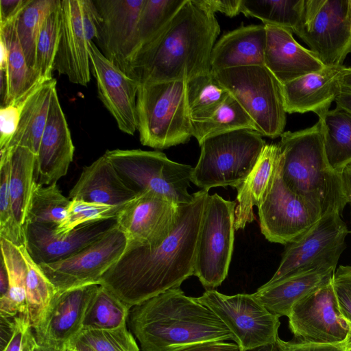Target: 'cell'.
I'll return each mask as SVG.
<instances>
[{
    "label": "cell",
    "instance_id": "e0dca14e",
    "mask_svg": "<svg viewBox=\"0 0 351 351\" xmlns=\"http://www.w3.org/2000/svg\"><path fill=\"white\" fill-rule=\"evenodd\" d=\"M100 16L96 39L102 53L128 75L144 0H93Z\"/></svg>",
    "mask_w": 351,
    "mask_h": 351
},
{
    "label": "cell",
    "instance_id": "8d00e7d4",
    "mask_svg": "<svg viewBox=\"0 0 351 351\" xmlns=\"http://www.w3.org/2000/svg\"><path fill=\"white\" fill-rule=\"evenodd\" d=\"M304 0H241V13L260 19L263 25L294 32L299 25Z\"/></svg>",
    "mask_w": 351,
    "mask_h": 351
},
{
    "label": "cell",
    "instance_id": "3957f363",
    "mask_svg": "<svg viewBox=\"0 0 351 351\" xmlns=\"http://www.w3.org/2000/svg\"><path fill=\"white\" fill-rule=\"evenodd\" d=\"M129 323L143 351H178L199 343L234 339L210 308L180 287L132 306Z\"/></svg>",
    "mask_w": 351,
    "mask_h": 351
},
{
    "label": "cell",
    "instance_id": "003e7915",
    "mask_svg": "<svg viewBox=\"0 0 351 351\" xmlns=\"http://www.w3.org/2000/svg\"><path fill=\"white\" fill-rule=\"evenodd\" d=\"M347 351H351V350H347Z\"/></svg>",
    "mask_w": 351,
    "mask_h": 351
},
{
    "label": "cell",
    "instance_id": "f35d334b",
    "mask_svg": "<svg viewBox=\"0 0 351 351\" xmlns=\"http://www.w3.org/2000/svg\"><path fill=\"white\" fill-rule=\"evenodd\" d=\"M131 308L99 285L87 309L83 329H113L126 325Z\"/></svg>",
    "mask_w": 351,
    "mask_h": 351
},
{
    "label": "cell",
    "instance_id": "5bb4252c",
    "mask_svg": "<svg viewBox=\"0 0 351 351\" xmlns=\"http://www.w3.org/2000/svg\"><path fill=\"white\" fill-rule=\"evenodd\" d=\"M341 216L336 210L325 213L300 238L287 244L278 268L267 282L322 264L337 263L349 232Z\"/></svg>",
    "mask_w": 351,
    "mask_h": 351
},
{
    "label": "cell",
    "instance_id": "30bf717a",
    "mask_svg": "<svg viewBox=\"0 0 351 351\" xmlns=\"http://www.w3.org/2000/svg\"><path fill=\"white\" fill-rule=\"evenodd\" d=\"M293 32L325 66H342L351 53L349 0H304Z\"/></svg>",
    "mask_w": 351,
    "mask_h": 351
},
{
    "label": "cell",
    "instance_id": "7dc6e473",
    "mask_svg": "<svg viewBox=\"0 0 351 351\" xmlns=\"http://www.w3.org/2000/svg\"><path fill=\"white\" fill-rule=\"evenodd\" d=\"M27 94V93H26ZM23 95L14 102L0 109V148H6L14 136L20 119L21 110L25 97Z\"/></svg>",
    "mask_w": 351,
    "mask_h": 351
},
{
    "label": "cell",
    "instance_id": "bcb514c9",
    "mask_svg": "<svg viewBox=\"0 0 351 351\" xmlns=\"http://www.w3.org/2000/svg\"><path fill=\"white\" fill-rule=\"evenodd\" d=\"M332 286L340 312L350 328L351 342V266L340 265L333 273Z\"/></svg>",
    "mask_w": 351,
    "mask_h": 351
},
{
    "label": "cell",
    "instance_id": "03108f58",
    "mask_svg": "<svg viewBox=\"0 0 351 351\" xmlns=\"http://www.w3.org/2000/svg\"><path fill=\"white\" fill-rule=\"evenodd\" d=\"M347 350H351V342L347 345Z\"/></svg>",
    "mask_w": 351,
    "mask_h": 351
},
{
    "label": "cell",
    "instance_id": "cb8c5ba5",
    "mask_svg": "<svg viewBox=\"0 0 351 351\" xmlns=\"http://www.w3.org/2000/svg\"><path fill=\"white\" fill-rule=\"evenodd\" d=\"M265 66L284 84L326 66L310 50L300 45L289 29L265 25Z\"/></svg>",
    "mask_w": 351,
    "mask_h": 351
},
{
    "label": "cell",
    "instance_id": "f5cc1de1",
    "mask_svg": "<svg viewBox=\"0 0 351 351\" xmlns=\"http://www.w3.org/2000/svg\"><path fill=\"white\" fill-rule=\"evenodd\" d=\"M16 329L14 335L3 351H22L24 338L28 329L31 328L26 315L16 316Z\"/></svg>",
    "mask_w": 351,
    "mask_h": 351
},
{
    "label": "cell",
    "instance_id": "681fc988",
    "mask_svg": "<svg viewBox=\"0 0 351 351\" xmlns=\"http://www.w3.org/2000/svg\"><path fill=\"white\" fill-rule=\"evenodd\" d=\"M277 346L280 351H347V344H320L300 341H285L278 338Z\"/></svg>",
    "mask_w": 351,
    "mask_h": 351
},
{
    "label": "cell",
    "instance_id": "484cf974",
    "mask_svg": "<svg viewBox=\"0 0 351 351\" xmlns=\"http://www.w3.org/2000/svg\"><path fill=\"white\" fill-rule=\"evenodd\" d=\"M136 195L103 155L83 168L78 180L69 191V198L110 206H125Z\"/></svg>",
    "mask_w": 351,
    "mask_h": 351
},
{
    "label": "cell",
    "instance_id": "91938a15",
    "mask_svg": "<svg viewBox=\"0 0 351 351\" xmlns=\"http://www.w3.org/2000/svg\"><path fill=\"white\" fill-rule=\"evenodd\" d=\"M340 84L342 90L351 91V67L344 66L340 77Z\"/></svg>",
    "mask_w": 351,
    "mask_h": 351
},
{
    "label": "cell",
    "instance_id": "603a6c76",
    "mask_svg": "<svg viewBox=\"0 0 351 351\" xmlns=\"http://www.w3.org/2000/svg\"><path fill=\"white\" fill-rule=\"evenodd\" d=\"M344 66H328L282 84L287 113L315 112L322 119L342 90L340 77Z\"/></svg>",
    "mask_w": 351,
    "mask_h": 351
},
{
    "label": "cell",
    "instance_id": "d6986e66",
    "mask_svg": "<svg viewBox=\"0 0 351 351\" xmlns=\"http://www.w3.org/2000/svg\"><path fill=\"white\" fill-rule=\"evenodd\" d=\"M99 286L90 284L58 291L41 322L33 330L37 343L67 346L83 329L87 309Z\"/></svg>",
    "mask_w": 351,
    "mask_h": 351
},
{
    "label": "cell",
    "instance_id": "5b68a950",
    "mask_svg": "<svg viewBox=\"0 0 351 351\" xmlns=\"http://www.w3.org/2000/svg\"><path fill=\"white\" fill-rule=\"evenodd\" d=\"M136 112L143 145L164 149L186 143L192 137L186 80L139 84Z\"/></svg>",
    "mask_w": 351,
    "mask_h": 351
},
{
    "label": "cell",
    "instance_id": "1f68e13d",
    "mask_svg": "<svg viewBox=\"0 0 351 351\" xmlns=\"http://www.w3.org/2000/svg\"><path fill=\"white\" fill-rule=\"evenodd\" d=\"M1 252L9 279L8 294L0 298V315L27 316V266L18 247L1 238Z\"/></svg>",
    "mask_w": 351,
    "mask_h": 351
},
{
    "label": "cell",
    "instance_id": "ab89813d",
    "mask_svg": "<svg viewBox=\"0 0 351 351\" xmlns=\"http://www.w3.org/2000/svg\"><path fill=\"white\" fill-rule=\"evenodd\" d=\"M229 95L211 71L186 81L187 103L191 119L209 116Z\"/></svg>",
    "mask_w": 351,
    "mask_h": 351
},
{
    "label": "cell",
    "instance_id": "7bdbcfd3",
    "mask_svg": "<svg viewBox=\"0 0 351 351\" xmlns=\"http://www.w3.org/2000/svg\"><path fill=\"white\" fill-rule=\"evenodd\" d=\"M61 1L47 16L41 26L36 47V72L40 80L52 79L61 27Z\"/></svg>",
    "mask_w": 351,
    "mask_h": 351
},
{
    "label": "cell",
    "instance_id": "f1b7e54d",
    "mask_svg": "<svg viewBox=\"0 0 351 351\" xmlns=\"http://www.w3.org/2000/svg\"><path fill=\"white\" fill-rule=\"evenodd\" d=\"M56 87L55 79L42 80L26 94L16 131L5 149L24 147L37 156L48 119L52 92Z\"/></svg>",
    "mask_w": 351,
    "mask_h": 351
},
{
    "label": "cell",
    "instance_id": "9a60e30c",
    "mask_svg": "<svg viewBox=\"0 0 351 351\" xmlns=\"http://www.w3.org/2000/svg\"><path fill=\"white\" fill-rule=\"evenodd\" d=\"M127 243L125 234L117 225L74 255L57 262L38 265L57 291L99 285L102 276L121 256Z\"/></svg>",
    "mask_w": 351,
    "mask_h": 351
},
{
    "label": "cell",
    "instance_id": "ac0fdd59",
    "mask_svg": "<svg viewBox=\"0 0 351 351\" xmlns=\"http://www.w3.org/2000/svg\"><path fill=\"white\" fill-rule=\"evenodd\" d=\"M88 52L99 99L119 129L133 135L138 127L136 97L139 84L109 60L93 41L88 43Z\"/></svg>",
    "mask_w": 351,
    "mask_h": 351
},
{
    "label": "cell",
    "instance_id": "f546056e",
    "mask_svg": "<svg viewBox=\"0 0 351 351\" xmlns=\"http://www.w3.org/2000/svg\"><path fill=\"white\" fill-rule=\"evenodd\" d=\"M16 21L0 26V38L8 50L5 70L0 72L1 106L14 102L43 80L27 65L17 36Z\"/></svg>",
    "mask_w": 351,
    "mask_h": 351
},
{
    "label": "cell",
    "instance_id": "6125c7cd",
    "mask_svg": "<svg viewBox=\"0 0 351 351\" xmlns=\"http://www.w3.org/2000/svg\"><path fill=\"white\" fill-rule=\"evenodd\" d=\"M35 339V335L32 328L27 331L25 338L22 351H32L33 342Z\"/></svg>",
    "mask_w": 351,
    "mask_h": 351
},
{
    "label": "cell",
    "instance_id": "680465c9",
    "mask_svg": "<svg viewBox=\"0 0 351 351\" xmlns=\"http://www.w3.org/2000/svg\"><path fill=\"white\" fill-rule=\"evenodd\" d=\"M9 291V279L3 260L0 266V298L5 296Z\"/></svg>",
    "mask_w": 351,
    "mask_h": 351
},
{
    "label": "cell",
    "instance_id": "2e32d148",
    "mask_svg": "<svg viewBox=\"0 0 351 351\" xmlns=\"http://www.w3.org/2000/svg\"><path fill=\"white\" fill-rule=\"evenodd\" d=\"M179 205L153 191L138 194L120 210L117 221L127 245L156 247L173 230Z\"/></svg>",
    "mask_w": 351,
    "mask_h": 351
},
{
    "label": "cell",
    "instance_id": "836d02e7",
    "mask_svg": "<svg viewBox=\"0 0 351 351\" xmlns=\"http://www.w3.org/2000/svg\"><path fill=\"white\" fill-rule=\"evenodd\" d=\"M242 129L255 130V126L247 113L230 94L209 116L191 119L192 136L197 139L199 145L210 137Z\"/></svg>",
    "mask_w": 351,
    "mask_h": 351
},
{
    "label": "cell",
    "instance_id": "94428289",
    "mask_svg": "<svg viewBox=\"0 0 351 351\" xmlns=\"http://www.w3.org/2000/svg\"><path fill=\"white\" fill-rule=\"evenodd\" d=\"M32 351H71L68 346L64 347H55L45 345H40L37 343L36 338L33 342Z\"/></svg>",
    "mask_w": 351,
    "mask_h": 351
},
{
    "label": "cell",
    "instance_id": "d6a6232c",
    "mask_svg": "<svg viewBox=\"0 0 351 351\" xmlns=\"http://www.w3.org/2000/svg\"><path fill=\"white\" fill-rule=\"evenodd\" d=\"M328 164L339 173L351 165V112L336 107L321 119Z\"/></svg>",
    "mask_w": 351,
    "mask_h": 351
},
{
    "label": "cell",
    "instance_id": "7c38bea8",
    "mask_svg": "<svg viewBox=\"0 0 351 351\" xmlns=\"http://www.w3.org/2000/svg\"><path fill=\"white\" fill-rule=\"evenodd\" d=\"M258 210L262 234L269 241L283 245L300 238L322 216L317 207L287 186L279 163L272 184Z\"/></svg>",
    "mask_w": 351,
    "mask_h": 351
},
{
    "label": "cell",
    "instance_id": "44dd1931",
    "mask_svg": "<svg viewBox=\"0 0 351 351\" xmlns=\"http://www.w3.org/2000/svg\"><path fill=\"white\" fill-rule=\"evenodd\" d=\"M74 150L56 87L52 92L48 119L36 156V182L43 186L56 184L67 173Z\"/></svg>",
    "mask_w": 351,
    "mask_h": 351
},
{
    "label": "cell",
    "instance_id": "d4e9b609",
    "mask_svg": "<svg viewBox=\"0 0 351 351\" xmlns=\"http://www.w3.org/2000/svg\"><path fill=\"white\" fill-rule=\"evenodd\" d=\"M337 265L328 263L294 272L266 282L252 294L274 315L288 317L293 304L332 277Z\"/></svg>",
    "mask_w": 351,
    "mask_h": 351
},
{
    "label": "cell",
    "instance_id": "9f6ffc18",
    "mask_svg": "<svg viewBox=\"0 0 351 351\" xmlns=\"http://www.w3.org/2000/svg\"><path fill=\"white\" fill-rule=\"evenodd\" d=\"M341 180L346 201L351 204V165L346 167L342 171Z\"/></svg>",
    "mask_w": 351,
    "mask_h": 351
},
{
    "label": "cell",
    "instance_id": "60d3db41",
    "mask_svg": "<svg viewBox=\"0 0 351 351\" xmlns=\"http://www.w3.org/2000/svg\"><path fill=\"white\" fill-rule=\"evenodd\" d=\"M68 347L71 351H140L126 325L113 329H82Z\"/></svg>",
    "mask_w": 351,
    "mask_h": 351
},
{
    "label": "cell",
    "instance_id": "ffe728a7",
    "mask_svg": "<svg viewBox=\"0 0 351 351\" xmlns=\"http://www.w3.org/2000/svg\"><path fill=\"white\" fill-rule=\"evenodd\" d=\"M117 226V219L82 224L64 234L34 223L25 226L26 247L38 264L57 262L82 250Z\"/></svg>",
    "mask_w": 351,
    "mask_h": 351
},
{
    "label": "cell",
    "instance_id": "4fadbf2b",
    "mask_svg": "<svg viewBox=\"0 0 351 351\" xmlns=\"http://www.w3.org/2000/svg\"><path fill=\"white\" fill-rule=\"evenodd\" d=\"M332 278L292 306L289 327L298 341L348 343L350 328L339 308Z\"/></svg>",
    "mask_w": 351,
    "mask_h": 351
},
{
    "label": "cell",
    "instance_id": "4dcf8cb0",
    "mask_svg": "<svg viewBox=\"0 0 351 351\" xmlns=\"http://www.w3.org/2000/svg\"><path fill=\"white\" fill-rule=\"evenodd\" d=\"M3 149L11 151L9 187L14 215L19 226L25 229L36 181V156L24 147Z\"/></svg>",
    "mask_w": 351,
    "mask_h": 351
},
{
    "label": "cell",
    "instance_id": "6da1fadb",
    "mask_svg": "<svg viewBox=\"0 0 351 351\" xmlns=\"http://www.w3.org/2000/svg\"><path fill=\"white\" fill-rule=\"evenodd\" d=\"M208 191L200 190L193 200L179 205L176 224L156 247L127 245L102 276L99 285L130 308L181 284L194 276L197 249Z\"/></svg>",
    "mask_w": 351,
    "mask_h": 351
},
{
    "label": "cell",
    "instance_id": "db71d44e",
    "mask_svg": "<svg viewBox=\"0 0 351 351\" xmlns=\"http://www.w3.org/2000/svg\"><path fill=\"white\" fill-rule=\"evenodd\" d=\"M178 351H241V350L236 343L214 341L194 344Z\"/></svg>",
    "mask_w": 351,
    "mask_h": 351
},
{
    "label": "cell",
    "instance_id": "4316f807",
    "mask_svg": "<svg viewBox=\"0 0 351 351\" xmlns=\"http://www.w3.org/2000/svg\"><path fill=\"white\" fill-rule=\"evenodd\" d=\"M266 28L265 25L242 26L223 34L210 54V71L265 66Z\"/></svg>",
    "mask_w": 351,
    "mask_h": 351
},
{
    "label": "cell",
    "instance_id": "8992f818",
    "mask_svg": "<svg viewBox=\"0 0 351 351\" xmlns=\"http://www.w3.org/2000/svg\"><path fill=\"white\" fill-rule=\"evenodd\" d=\"M256 131L242 129L214 136L199 146L191 182L206 191L217 186L238 189L256 164L266 143Z\"/></svg>",
    "mask_w": 351,
    "mask_h": 351
},
{
    "label": "cell",
    "instance_id": "be15d7a7",
    "mask_svg": "<svg viewBox=\"0 0 351 351\" xmlns=\"http://www.w3.org/2000/svg\"><path fill=\"white\" fill-rule=\"evenodd\" d=\"M250 351H280L277 343L265 345Z\"/></svg>",
    "mask_w": 351,
    "mask_h": 351
},
{
    "label": "cell",
    "instance_id": "7402d4cb",
    "mask_svg": "<svg viewBox=\"0 0 351 351\" xmlns=\"http://www.w3.org/2000/svg\"><path fill=\"white\" fill-rule=\"evenodd\" d=\"M61 27L53 71L73 83L86 86L90 81L88 43L82 18L81 0H62Z\"/></svg>",
    "mask_w": 351,
    "mask_h": 351
},
{
    "label": "cell",
    "instance_id": "83f0119b",
    "mask_svg": "<svg viewBox=\"0 0 351 351\" xmlns=\"http://www.w3.org/2000/svg\"><path fill=\"white\" fill-rule=\"evenodd\" d=\"M280 156L278 144H266L254 167L237 189L235 230L243 229L254 220L253 207H258L267 194L276 173Z\"/></svg>",
    "mask_w": 351,
    "mask_h": 351
},
{
    "label": "cell",
    "instance_id": "816d5d0a",
    "mask_svg": "<svg viewBox=\"0 0 351 351\" xmlns=\"http://www.w3.org/2000/svg\"><path fill=\"white\" fill-rule=\"evenodd\" d=\"M29 0H0V26L15 21Z\"/></svg>",
    "mask_w": 351,
    "mask_h": 351
},
{
    "label": "cell",
    "instance_id": "52a82bcc",
    "mask_svg": "<svg viewBox=\"0 0 351 351\" xmlns=\"http://www.w3.org/2000/svg\"><path fill=\"white\" fill-rule=\"evenodd\" d=\"M211 72L252 119L255 131L271 138L282 135L287 120L282 84L265 66Z\"/></svg>",
    "mask_w": 351,
    "mask_h": 351
},
{
    "label": "cell",
    "instance_id": "ee69618b",
    "mask_svg": "<svg viewBox=\"0 0 351 351\" xmlns=\"http://www.w3.org/2000/svg\"><path fill=\"white\" fill-rule=\"evenodd\" d=\"M8 150L0 160V237L19 247L26 245V237L13 213L9 187L11 151Z\"/></svg>",
    "mask_w": 351,
    "mask_h": 351
},
{
    "label": "cell",
    "instance_id": "f907efd6",
    "mask_svg": "<svg viewBox=\"0 0 351 351\" xmlns=\"http://www.w3.org/2000/svg\"><path fill=\"white\" fill-rule=\"evenodd\" d=\"M212 13L221 12L234 17L241 13V0H199Z\"/></svg>",
    "mask_w": 351,
    "mask_h": 351
},
{
    "label": "cell",
    "instance_id": "277c9868",
    "mask_svg": "<svg viewBox=\"0 0 351 351\" xmlns=\"http://www.w3.org/2000/svg\"><path fill=\"white\" fill-rule=\"evenodd\" d=\"M279 169L287 186L317 207L322 215L348 204L341 173L328 164L324 148V128L319 119L313 126L280 136Z\"/></svg>",
    "mask_w": 351,
    "mask_h": 351
},
{
    "label": "cell",
    "instance_id": "e575fe53",
    "mask_svg": "<svg viewBox=\"0 0 351 351\" xmlns=\"http://www.w3.org/2000/svg\"><path fill=\"white\" fill-rule=\"evenodd\" d=\"M17 247L27 266V318L29 326L34 330L41 322L58 291L39 265L33 260L26 245Z\"/></svg>",
    "mask_w": 351,
    "mask_h": 351
},
{
    "label": "cell",
    "instance_id": "8fae6325",
    "mask_svg": "<svg viewBox=\"0 0 351 351\" xmlns=\"http://www.w3.org/2000/svg\"><path fill=\"white\" fill-rule=\"evenodd\" d=\"M198 300L228 327L241 351L276 343L280 317L269 311L253 294L227 295L211 289Z\"/></svg>",
    "mask_w": 351,
    "mask_h": 351
},
{
    "label": "cell",
    "instance_id": "e7e4bbea",
    "mask_svg": "<svg viewBox=\"0 0 351 351\" xmlns=\"http://www.w3.org/2000/svg\"><path fill=\"white\" fill-rule=\"evenodd\" d=\"M349 18H350V27H351V0H349Z\"/></svg>",
    "mask_w": 351,
    "mask_h": 351
},
{
    "label": "cell",
    "instance_id": "ba28073f",
    "mask_svg": "<svg viewBox=\"0 0 351 351\" xmlns=\"http://www.w3.org/2000/svg\"><path fill=\"white\" fill-rule=\"evenodd\" d=\"M104 155L137 195L151 191L178 205L193 199L187 190L194 169L191 165L172 161L159 151L116 149Z\"/></svg>",
    "mask_w": 351,
    "mask_h": 351
},
{
    "label": "cell",
    "instance_id": "74e56055",
    "mask_svg": "<svg viewBox=\"0 0 351 351\" xmlns=\"http://www.w3.org/2000/svg\"><path fill=\"white\" fill-rule=\"evenodd\" d=\"M59 2L60 0H29L15 23L17 36L27 65L36 74L37 38L44 20Z\"/></svg>",
    "mask_w": 351,
    "mask_h": 351
},
{
    "label": "cell",
    "instance_id": "11a10c76",
    "mask_svg": "<svg viewBox=\"0 0 351 351\" xmlns=\"http://www.w3.org/2000/svg\"><path fill=\"white\" fill-rule=\"evenodd\" d=\"M16 326V317L0 315V351H3L11 341Z\"/></svg>",
    "mask_w": 351,
    "mask_h": 351
},
{
    "label": "cell",
    "instance_id": "6f0895ef",
    "mask_svg": "<svg viewBox=\"0 0 351 351\" xmlns=\"http://www.w3.org/2000/svg\"><path fill=\"white\" fill-rule=\"evenodd\" d=\"M336 107L351 112V91L342 90L335 99Z\"/></svg>",
    "mask_w": 351,
    "mask_h": 351
},
{
    "label": "cell",
    "instance_id": "f6af8a7d",
    "mask_svg": "<svg viewBox=\"0 0 351 351\" xmlns=\"http://www.w3.org/2000/svg\"><path fill=\"white\" fill-rule=\"evenodd\" d=\"M123 206L72 199L66 219L54 231L64 234L86 223L117 219Z\"/></svg>",
    "mask_w": 351,
    "mask_h": 351
},
{
    "label": "cell",
    "instance_id": "b9f144b4",
    "mask_svg": "<svg viewBox=\"0 0 351 351\" xmlns=\"http://www.w3.org/2000/svg\"><path fill=\"white\" fill-rule=\"evenodd\" d=\"M185 1L144 0L136 27L134 54L162 30Z\"/></svg>",
    "mask_w": 351,
    "mask_h": 351
},
{
    "label": "cell",
    "instance_id": "c3c4849f",
    "mask_svg": "<svg viewBox=\"0 0 351 351\" xmlns=\"http://www.w3.org/2000/svg\"><path fill=\"white\" fill-rule=\"evenodd\" d=\"M82 18L87 40L97 39L100 16L93 0H81Z\"/></svg>",
    "mask_w": 351,
    "mask_h": 351
},
{
    "label": "cell",
    "instance_id": "d590c367",
    "mask_svg": "<svg viewBox=\"0 0 351 351\" xmlns=\"http://www.w3.org/2000/svg\"><path fill=\"white\" fill-rule=\"evenodd\" d=\"M71 202L56 183L44 186L35 181L25 226L34 223L56 228L66 219Z\"/></svg>",
    "mask_w": 351,
    "mask_h": 351
},
{
    "label": "cell",
    "instance_id": "9c48e42d",
    "mask_svg": "<svg viewBox=\"0 0 351 351\" xmlns=\"http://www.w3.org/2000/svg\"><path fill=\"white\" fill-rule=\"evenodd\" d=\"M236 201L209 195L199 234L194 276L206 290L228 276L234 247Z\"/></svg>",
    "mask_w": 351,
    "mask_h": 351
},
{
    "label": "cell",
    "instance_id": "7a4b0ae2",
    "mask_svg": "<svg viewBox=\"0 0 351 351\" xmlns=\"http://www.w3.org/2000/svg\"><path fill=\"white\" fill-rule=\"evenodd\" d=\"M220 32L215 17L199 0H186L162 30L129 64L139 84L189 80L210 71V54Z\"/></svg>",
    "mask_w": 351,
    "mask_h": 351
}]
</instances>
